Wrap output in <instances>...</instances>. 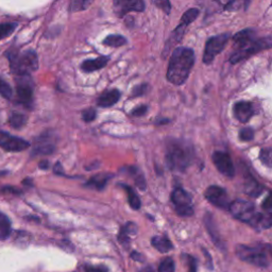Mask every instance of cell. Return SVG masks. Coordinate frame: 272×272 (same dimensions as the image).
Returning <instances> with one entry per match:
<instances>
[{
  "instance_id": "cell-2",
  "label": "cell",
  "mask_w": 272,
  "mask_h": 272,
  "mask_svg": "<svg viewBox=\"0 0 272 272\" xmlns=\"http://www.w3.org/2000/svg\"><path fill=\"white\" fill-rule=\"evenodd\" d=\"M227 209L236 219L256 229H269L272 224L271 214L265 215L256 212L255 205L246 200H235L230 203Z\"/></svg>"
},
{
  "instance_id": "cell-14",
  "label": "cell",
  "mask_w": 272,
  "mask_h": 272,
  "mask_svg": "<svg viewBox=\"0 0 272 272\" xmlns=\"http://www.w3.org/2000/svg\"><path fill=\"white\" fill-rule=\"evenodd\" d=\"M233 112H234V116L237 120H240V123H247L254 115V109L250 102L240 101L235 103Z\"/></svg>"
},
{
  "instance_id": "cell-4",
  "label": "cell",
  "mask_w": 272,
  "mask_h": 272,
  "mask_svg": "<svg viewBox=\"0 0 272 272\" xmlns=\"http://www.w3.org/2000/svg\"><path fill=\"white\" fill-rule=\"evenodd\" d=\"M7 55L10 60L11 71L16 76H28L38 68L37 54L33 50H27L20 54L14 51Z\"/></svg>"
},
{
  "instance_id": "cell-13",
  "label": "cell",
  "mask_w": 272,
  "mask_h": 272,
  "mask_svg": "<svg viewBox=\"0 0 272 272\" xmlns=\"http://www.w3.org/2000/svg\"><path fill=\"white\" fill-rule=\"evenodd\" d=\"M212 160L219 173L227 177H233L235 176L234 164H233L231 157L226 152L216 151L212 155Z\"/></svg>"
},
{
  "instance_id": "cell-50",
  "label": "cell",
  "mask_w": 272,
  "mask_h": 272,
  "mask_svg": "<svg viewBox=\"0 0 272 272\" xmlns=\"http://www.w3.org/2000/svg\"><path fill=\"white\" fill-rule=\"evenodd\" d=\"M243 1V5H245V9L247 10L249 8V4L251 2V0H242Z\"/></svg>"
},
{
  "instance_id": "cell-20",
  "label": "cell",
  "mask_w": 272,
  "mask_h": 272,
  "mask_svg": "<svg viewBox=\"0 0 272 272\" xmlns=\"http://www.w3.org/2000/svg\"><path fill=\"white\" fill-rule=\"evenodd\" d=\"M245 192L252 198H257L263 192V186L254 179V177L248 176L245 181Z\"/></svg>"
},
{
  "instance_id": "cell-32",
  "label": "cell",
  "mask_w": 272,
  "mask_h": 272,
  "mask_svg": "<svg viewBox=\"0 0 272 272\" xmlns=\"http://www.w3.org/2000/svg\"><path fill=\"white\" fill-rule=\"evenodd\" d=\"M159 272H175V262L173 258H164L159 266Z\"/></svg>"
},
{
  "instance_id": "cell-19",
  "label": "cell",
  "mask_w": 272,
  "mask_h": 272,
  "mask_svg": "<svg viewBox=\"0 0 272 272\" xmlns=\"http://www.w3.org/2000/svg\"><path fill=\"white\" fill-rule=\"evenodd\" d=\"M254 35L255 31L253 29H245L236 33V34L233 36V42H234V45L237 47V49L241 48L246 46L250 42L255 40Z\"/></svg>"
},
{
  "instance_id": "cell-45",
  "label": "cell",
  "mask_w": 272,
  "mask_h": 272,
  "mask_svg": "<svg viewBox=\"0 0 272 272\" xmlns=\"http://www.w3.org/2000/svg\"><path fill=\"white\" fill-rule=\"evenodd\" d=\"M53 171H54V173L57 174V175H63V168H62V166H61V164H60V163H57V164H55Z\"/></svg>"
},
{
  "instance_id": "cell-8",
  "label": "cell",
  "mask_w": 272,
  "mask_h": 272,
  "mask_svg": "<svg viewBox=\"0 0 272 272\" xmlns=\"http://www.w3.org/2000/svg\"><path fill=\"white\" fill-rule=\"evenodd\" d=\"M230 40V33H224L210 37L205 45L204 54H203V63L209 65L214 62L215 58L223 51L226 46L227 42Z\"/></svg>"
},
{
  "instance_id": "cell-21",
  "label": "cell",
  "mask_w": 272,
  "mask_h": 272,
  "mask_svg": "<svg viewBox=\"0 0 272 272\" xmlns=\"http://www.w3.org/2000/svg\"><path fill=\"white\" fill-rule=\"evenodd\" d=\"M112 177V176L109 174H99L96 175L95 176L91 177L90 180L87 181L86 186H90L93 188H96L98 191H101L107 185L108 181Z\"/></svg>"
},
{
  "instance_id": "cell-17",
  "label": "cell",
  "mask_w": 272,
  "mask_h": 272,
  "mask_svg": "<svg viewBox=\"0 0 272 272\" xmlns=\"http://www.w3.org/2000/svg\"><path fill=\"white\" fill-rule=\"evenodd\" d=\"M108 62V57H99L97 59L86 60L81 64V68L83 71H85V73H93V71H96L105 67Z\"/></svg>"
},
{
  "instance_id": "cell-7",
  "label": "cell",
  "mask_w": 272,
  "mask_h": 272,
  "mask_svg": "<svg viewBox=\"0 0 272 272\" xmlns=\"http://www.w3.org/2000/svg\"><path fill=\"white\" fill-rule=\"evenodd\" d=\"M236 254L243 262L257 266V267L267 268L269 266V259L265 250L263 251V250H259L257 248L240 245L236 248Z\"/></svg>"
},
{
  "instance_id": "cell-49",
  "label": "cell",
  "mask_w": 272,
  "mask_h": 272,
  "mask_svg": "<svg viewBox=\"0 0 272 272\" xmlns=\"http://www.w3.org/2000/svg\"><path fill=\"white\" fill-rule=\"evenodd\" d=\"M140 272H155L154 269L151 267V266H147V267L143 268Z\"/></svg>"
},
{
  "instance_id": "cell-3",
  "label": "cell",
  "mask_w": 272,
  "mask_h": 272,
  "mask_svg": "<svg viewBox=\"0 0 272 272\" xmlns=\"http://www.w3.org/2000/svg\"><path fill=\"white\" fill-rule=\"evenodd\" d=\"M193 158L195 151L190 143L180 140L168 141L166 148V163L171 170H186L192 163Z\"/></svg>"
},
{
  "instance_id": "cell-39",
  "label": "cell",
  "mask_w": 272,
  "mask_h": 272,
  "mask_svg": "<svg viewBox=\"0 0 272 272\" xmlns=\"http://www.w3.org/2000/svg\"><path fill=\"white\" fill-rule=\"evenodd\" d=\"M148 84H141L136 87H134V90L132 92V96L133 97H140L145 95V94L148 92Z\"/></svg>"
},
{
  "instance_id": "cell-22",
  "label": "cell",
  "mask_w": 272,
  "mask_h": 272,
  "mask_svg": "<svg viewBox=\"0 0 272 272\" xmlns=\"http://www.w3.org/2000/svg\"><path fill=\"white\" fill-rule=\"evenodd\" d=\"M152 246L160 252L166 253L173 249V243L165 236H154L151 240Z\"/></svg>"
},
{
  "instance_id": "cell-30",
  "label": "cell",
  "mask_w": 272,
  "mask_h": 272,
  "mask_svg": "<svg viewBox=\"0 0 272 272\" xmlns=\"http://www.w3.org/2000/svg\"><path fill=\"white\" fill-rule=\"evenodd\" d=\"M16 27H17V24L16 23H9V24L0 25V41L12 34L14 30L16 29Z\"/></svg>"
},
{
  "instance_id": "cell-5",
  "label": "cell",
  "mask_w": 272,
  "mask_h": 272,
  "mask_svg": "<svg viewBox=\"0 0 272 272\" xmlns=\"http://www.w3.org/2000/svg\"><path fill=\"white\" fill-rule=\"evenodd\" d=\"M271 47L272 37L270 35L264 38H259V40H253L252 42L247 44L246 46L236 49L235 52L230 57V62L232 64H237L238 62H241V61L252 57L255 53L262 51V50L270 49Z\"/></svg>"
},
{
  "instance_id": "cell-15",
  "label": "cell",
  "mask_w": 272,
  "mask_h": 272,
  "mask_svg": "<svg viewBox=\"0 0 272 272\" xmlns=\"http://www.w3.org/2000/svg\"><path fill=\"white\" fill-rule=\"evenodd\" d=\"M48 134H43L37 138L35 142L34 149L32 151V155H49L54 152V145L50 141Z\"/></svg>"
},
{
  "instance_id": "cell-48",
  "label": "cell",
  "mask_w": 272,
  "mask_h": 272,
  "mask_svg": "<svg viewBox=\"0 0 272 272\" xmlns=\"http://www.w3.org/2000/svg\"><path fill=\"white\" fill-rule=\"evenodd\" d=\"M38 166H40V168L41 169H48V167H49V162L48 160H42V162L38 164Z\"/></svg>"
},
{
  "instance_id": "cell-18",
  "label": "cell",
  "mask_w": 272,
  "mask_h": 272,
  "mask_svg": "<svg viewBox=\"0 0 272 272\" xmlns=\"http://www.w3.org/2000/svg\"><path fill=\"white\" fill-rule=\"evenodd\" d=\"M120 99V92L118 90H112L102 94L97 100V104L101 108H110L116 104Z\"/></svg>"
},
{
  "instance_id": "cell-37",
  "label": "cell",
  "mask_w": 272,
  "mask_h": 272,
  "mask_svg": "<svg viewBox=\"0 0 272 272\" xmlns=\"http://www.w3.org/2000/svg\"><path fill=\"white\" fill-rule=\"evenodd\" d=\"M240 137L241 141H245V142L252 141L254 138L253 129H251V128H243V129L240 130Z\"/></svg>"
},
{
  "instance_id": "cell-24",
  "label": "cell",
  "mask_w": 272,
  "mask_h": 272,
  "mask_svg": "<svg viewBox=\"0 0 272 272\" xmlns=\"http://www.w3.org/2000/svg\"><path fill=\"white\" fill-rule=\"evenodd\" d=\"M11 232H12V227H11L10 219L0 212V240H4L9 238Z\"/></svg>"
},
{
  "instance_id": "cell-10",
  "label": "cell",
  "mask_w": 272,
  "mask_h": 272,
  "mask_svg": "<svg viewBox=\"0 0 272 272\" xmlns=\"http://www.w3.org/2000/svg\"><path fill=\"white\" fill-rule=\"evenodd\" d=\"M0 147L8 152H19L30 147V143L24 138L16 137L7 132L0 131Z\"/></svg>"
},
{
  "instance_id": "cell-35",
  "label": "cell",
  "mask_w": 272,
  "mask_h": 272,
  "mask_svg": "<svg viewBox=\"0 0 272 272\" xmlns=\"http://www.w3.org/2000/svg\"><path fill=\"white\" fill-rule=\"evenodd\" d=\"M132 11H135V12H143V11H145V2H144V0H132L129 8L127 10V13L132 12Z\"/></svg>"
},
{
  "instance_id": "cell-1",
  "label": "cell",
  "mask_w": 272,
  "mask_h": 272,
  "mask_svg": "<svg viewBox=\"0 0 272 272\" xmlns=\"http://www.w3.org/2000/svg\"><path fill=\"white\" fill-rule=\"evenodd\" d=\"M195 64V53L187 47H177L171 54L167 80L175 85L184 84Z\"/></svg>"
},
{
  "instance_id": "cell-11",
  "label": "cell",
  "mask_w": 272,
  "mask_h": 272,
  "mask_svg": "<svg viewBox=\"0 0 272 272\" xmlns=\"http://www.w3.org/2000/svg\"><path fill=\"white\" fill-rule=\"evenodd\" d=\"M18 77L20 79L17 81V87H16L18 101L25 107L30 108L33 101V83L29 75Z\"/></svg>"
},
{
  "instance_id": "cell-29",
  "label": "cell",
  "mask_w": 272,
  "mask_h": 272,
  "mask_svg": "<svg viewBox=\"0 0 272 272\" xmlns=\"http://www.w3.org/2000/svg\"><path fill=\"white\" fill-rule=\"evenodd\" d=\"M94 0H73L70 4L71 12H79L86 10L93 3Z\"/></svg>"
},
{
  "instance_id": "cell-40",
  "label": "cell",
  "mask_w": 272,
  "mask_h": 272,
  "mask_svg": "<svg viewBox=\"0 0 272 272\" xmlns=\"http://www.w3.org/2000/svg\"><path fill=\"white\" fill-rule=\"evenodd\" d=\"M187 260V266H188V272H197V260L193 258L191 255H184Z\"/></svg>"
},
{
  "instance_id": "cell-34",
  "label": "cell",
  "mask_w": 272,
  "mask_h": 272,
  "mask_svg": "<svg viewBox=\"0 0 272 272\" xmlns=\"http://www.w3.org/2000/svg\"><path fill=\"white\" fill-rule=\"evenodd\" d=\"M151 2L157 5L159 9L164 11L166 15H169L171 12V3L169 0H151Z\"/></svg>"
},
{
  "instance_id": "cell-38",
  "label": "cell",
  "mask_w": 272,
  "mask_h": 272,
  "mask_svg": "<svg viewBox=\"0 0 272 272\" xmlns=\"http://www.w3.org/2000/svg\"><path fill=\"white\" fill-rule=\"evenodd\" d=\"M82 118H83V120L86 121V123H91V121H93L96 118V111L92 108L83 111Z\"/></svg>"
},
{
  "instance_id": "cell-25",
  "label": "cell",
  "mask_w": 272,
  "mask_h": 272,
  "mask_svg": "<svg viewBox=\"0 0 272 272\" xmlns=\"http://www.w3.org/2000/svg\"><path fill=\"white\" fill-rule=\"evenodd\" d=\"M103 45L109 46V47H121L127 44V38L123 35L119 34H111L109 36H107L103 40Z\"/></svg>"
},
{
  "instance_id": "cell-36",
  "label": "cell",
  "mask_w": 272,
  "mask_h": 272,
  "mask_svg": "<svg viewBox=\"0 0 272 272\" xmlns=\"http://www.w3.org/2000/svg\"><path fill=\"white\" fill-rule=\"evenodd\" d=\"M259 159L267 167H271V149H262L259 153Z\"/></svg>"
},
{
  "instance_id": "cell-44",
  "label": "cell",
  "mask_w": 272,
  "mask_h": 272,
  "mask_svg": "<svg viewBox=\"0 0 272 272\" xmlns=\"http://www.w3.org/2000/svg\"><path fill=\"white\" fill-rule=\"evenodd\" d=\"M1 191L3 192H11V193H20V191H18L17 188H14V187H10V186H7V187H3L1 188Z\"/></svg>"
},
{
  "instance_id": "cell-28",
  "label": "cell",
  "mask_w": 272,
  "mask_h": 272,
  "mask_svg": "<svg viewBox=\"0 0 272 272\" xmlns=\"http://www.w3.org/2000/svg\"><path fill=\"white\" fill-rule=\"evenodd\" d=\"M128 170H129V173L132 176H134V180L136 182L137 187L142 191H145L146 190V180H145V177H144L142 171L136 167H130V168H128Z\"/></svg>"
},
{
  "instance_id": "cell-9",
  "label": "cell",
  "mask_w": 272,
  "mask_h": 272,
  "mask_svg": "<svg viewBox=\"0 0 272 272\" xmlns=\"http://www.w3.org/2000/svg\"><path fill=\"white\" fill-rule=\"evenodd\" d=\"M171 201L175 204L176 213L182 217H190V216L193 215L192 197L183 188H176L173 192Z\"/></svg>"
},
{
  "instance_id": "cell-23",
  "label": "cell",
  "mask_w": 272,
  "mask_h": 272,
  "mask_svg": "<svg viewBox=\"0 0 272 272\" xmlns=\"http://www.w3.org/2000/svg\"><path fill=\"white\" fill-rule=\"evenodd\" d=\"M137 231V227L134 224H127L124 227H121L119 232L118 240L121 243H128L130 240V235H135Z\"/></svg>"
},
{
  "instance_id": "cell-43",
  "label": "cell",
  "mask_w": 272,
  "mask_h": 272,
  "mask_svg": "<svg viewBox=\"0 0 272 272\" xmlns=\"http://www.w3.org/2000/svg\"><path fill=\"white\" fill-rule=\"evenodd\" d=\"M263 208L267 210L268 213H271V209H272V204H271V200H270V196H268L266 198V200L263 203Z\"/></svg>"
},
{
  "instance_id": "cell-16",
  "label": "cell",
  "mask_w": 272,
  "mask_h": 272,
  "mask_svg": "<svg viewBox=\"0 0 272 272\" xmlns=\"http://www.w3.org/2000/svg\"><path fill=\"white\" fill-rule=\"evenodd\" d=\"M204 223H205V225H207L208 232L209 233V236L213 240V241L215 242V245L217 246L218 248H220V249H224V242L221 241V238H220V235H219V233H218L217 226H216L215 220L213 218V216L210 215L209 213H208L207 215H205Z\"/></svg>"
},
{
  "instance_id": "cell-46",
  "label": "cell",
  "mask_w": 272,
  "mask_h": 272,
  "mask_svg": "<svg viewBox=\"0 0 272 272\" xmlns=\"http://www.w3.org/2000/svg\"><path fill=\"white\" fill-rule=\"evenodd\" d=\"M131 257L134 258L135 260H138V262H143V260H144L143 255H141L140 253H137V252H133L131 254Z\"/></svg>"
},
{
  "instance_id": "cell-31",
  "label": "cell",
  "mask_w": 272,
  "mask_h": 272,
  "mask_svg": "<svg viewBox=\"0 0 272 272\" xmlns=\"http://www.w3.org/2000/svg\"><path fill=\"white\" fill-rule=\"evenodd\" d=\"M0 96H2L5 99H12L13 97V91L12 87L9 85V83L5 82L0 78Z\"/></svg>"
},
{
  "instance_id": "cell-42",
  "label": "cell",
  "mask_w": 272,
  "mask_h": 272,
  "mask_svg": "<svg viewBox=\"0 0 272 272\" xmlns=\"http://www.w3.org/2000/svg\"><path fill=\"white\" fill-rule=\"evenodd\" d=\"M147 111H148L147 105H141V107L133 110L131 114L133 116H136V117H141V116H144L147 113Z\"/></svg>"
},
{
  "instance_id": "cell-33",
  "label": "cell",
  "mask_w": 272,
  "mask_h": 272,
  "mask_svg": "<svg viewBox=\"0 0 272 272\" xmlns=\"http://www.w3.org/2000/svg\"><path fill=\"white\" fill-rule=\"evenodd\" d=\"M131 2H132V0H114L115 8L119 10V12H118L119 16H124L127 14V10H128V8H129Z\"/></svg>"
},
{
  "instance_id": "cell-41",
  "label": "cell",
  "mask_w": 272,
  "mask_h": 272,
  "mask_svg": "<svg viewBox=\"0 0 272 272\" xmlns=\"http://www.w3.org/2000/svg\"><path fill=\"white\" fill-rule=\"evenodd\" d=\"M85 272H109V269L104 266H85Z\"/></svg>"
},
{
  "instance_id": "cell-12",
  "label": "cell",
  "mask_w": 272,
  "mask_h": 272,
  "mask_svg": "<svg viewBox=\"0 0 272 272\" xmlns=\"http://www.w3.org/2000/svg\"><path fill=\"white\" fill-rule=\"evenodd\" d=\"M205 198L209 203H212L218 208L227 209L230 205V198L227 196L226 192L219 186H209L205 192Z\"/></svg>"
},
{
  "instance_id": "cell-26",
  "label": "cell",
  "mask_w": 272,
  "mask_h": 272,
  "mask_svg": "<svg viewBox=\"0 0 272 272\" xmlns=\"http://www.w3.org/2000/svg\"><path fill=\"white\" fill-rule=\"evenodd\" d=\"M9 123L14 129H21L27 123V116L20 113H13L10 116Z\"/></svg>"
},
{
  "instance_id": "cell-27",
  "label": "cell",
  "mask_w": 272,
  "mask_h": 272,
  "mask_svg": "<svg viewBox=\"0 0 272 272\" xmlns=\"http://www.w3.org/2000/svg\"><path fill=\"white\" fill-rule=\"evenodd\" d=\"M124 188H125V191L127 192L128 201H129L130 207L133 209H140L142 203H141L140 198H138V196L134 192V191H133L130 186H127V185H124Z\"/></svg>"
},
{
  "instance_id": "cell-47",
  "label": "cell",
  "mask_w": 272,
  "mask_h": 272,
  "mask_svg": "<svg viewBox=\"0 0 272 272\" xmlns=\"http://www.w3.org/2000/svg\"><path fill=\"white\" fill-rule=\"evenodd\" d=\"M203 253L207 255V257H208V269H213V263H212V259H210V256H209V254L208 253L207 250H203Z\"/></svg>"
},
{
  "instance_id": "cell-6",
  "label": "cell",
  "mask_w": 272,
  "mask_h": 272,
  "mask_svg": "<svg viewBox=\"0 0 272 272\" xmlns=\"http://www.w3.org/2000/svg\"><path fill=\"white\" fill-rule=\"evenodd\" d=\"M199 14H200V11H199V9H196V8L190 9L188 11H186L184 14H183L180 24L177 25V27L174 30L173 34L170 35V38L167 41V43H166V46L164 49V54H163L164 58L167 57V54L170 52L171 48L182 41L183 36H184L186 28L188 27V25H191L192 21H195L197 19Z\"/></svg>"
}]
</instances>
